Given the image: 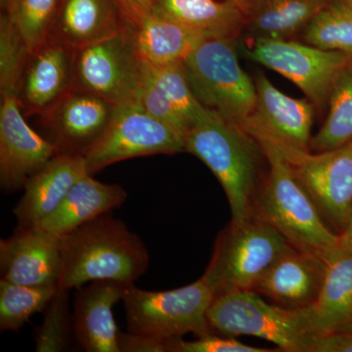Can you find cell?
<instances>
[{
	"label": "cell",
	"instance_id": "cell-35",
	"mask_svg": "<svg viewBox=\"0 0 352 352\" xmlns=\"http://www.w3.org/2000/svg\"><path fill=\"white\" fill-rule=\"evenodd\" d=\"M168 340L135 333H119L120 352H168Z\"/></svg>",
	"mask_w": 352,
	"mask_h": 352
},
{
	"label": "cell",
	"instance_id": "cell-27",
	"mask_svg": "<svg viewBox=\"0 0 352 352\" xmlns=\"http://www.w3.org/2000/svg\"><path fill=\"white\" fill-rule=\"evenodd\" d=\"M141 65L188 129L210 113L194 94L184 62L153 64L141 59Z\"/></svg>",
	"mask_w": 352,
	"mask_h": 352
},
{
	"label": "cell",
	"instance_id": "cell-1",
	"mask_svg": "<svg viewBox=\"0 0 352 352\" xmlns=\"http://www.w3.org/2000/svg\"><path fill=\"white\" fill-rule=\"evenodd\" d=\"M61 252L58 287L67 289L101 280L134 284L150 261L144 242L111 212L61 237Z\"/></svg>",
	"mask_w": 352,
	"mask_h": 352
},
{
	"label": "cell",
	"instance_id": "cell-38",
	"mask_svg": "<svg viewBox=\"0 0 352 352\" xmlns=\"http://www.w3.org/2000/svg\"><path fill=\"white\" fill-rule=\"evenodd\" d=\"M340 244L352 250V214L346 230L340 234Z\"/></svg>",
	"mask_w": 352,
	"mask_h": 352
},
{
	"label": "cell",
	"instance_id": "cell-34",
	"mask_svg": "<svg viewBox=\"0 0 352 352\" xmlns=\"http://www.w3.org/2000/svg\"><path fill=\"white\" fill-rule=\"evenodd\" d=\"M141 71H142V90H141L139 104L153 117L170 124L186 135L188 127L184 120L178 116L175 109L171 107L166 97L162 94L159 88L153 82L152 78L143 69L142 65H141Z\"/></svg>",
	"mask_w": 352,
	"mask_h": 352
},
{
	"label": "cell",
	"instance_id": "cell-18",
	"mask_svg": "<svg viewBox=\"0 0 352 352\" xmlns=\"http://www.w3.org/2000/svg\"><path fill=\"white\" fill-rule=\"evenodd\" d=\"M88 173L82 155L57 154L28 179L13 214L17 228L38 227L59 208L72 187Z\"/></svg>",
	"mask_w": 352,
	"mask_h": 352
},
{
	"label": "cell",
	"instance_id": "cell-28",
	"mask_svg": "<svg viewBox=\"0 0 352 352\" xmlns=\"http://www.w3.org/2000/svg\"><path fill=\"white\" fill-rule=\"evenodd\" d=\"M307 44L352 56V1L330 0L305 29Z\"/></svg>",
	"mask_w": 352,
	"mask_h": 352
},
{
	"label": "cell",
	"instance_id": "cell-14",
	"mask_svg": "<svg viewBox=\"0 0 352 352\" xmlns=\"http://www.w3.org/2000/svg\"><path fill=\"white\" fill-rule=\"evenodd\" d=\"M1 280L36 287H58L62 270L61 237L39 227L16 228L0 241Z\"/></svg>",
	"mask_w": 352,
	"mask_h": 352
},
{
	"label": "cell",
	"instance_id": "cell-39",
	"mask_svg": "<svg viewBox=\"0 0 352 352\" xmlns=\"http://www.w3.org/2000/svg\"><path fill=\"white\" fill-rule=\"evenodd\" d=\"M351 1H352V0H351Z\"/></svg>",
	"mask_w": 352,
	"mask_h": 352
},
{
	"label": "cell",
	"instance_id": "cell-16",
	"mask_svg": "<svg viewBox=\"0 0 352 352\" xmlns=\"http://www.w3.org/2000/svg\"><path fill=\"white\" fill-rule=\"evenodd\" d=\"M74 51L48 39L30 53L18 99L30 113L46 115L73 89Z\"/></svg>",
	"mask_w": 352,
	"mask_h": 352
},
{
	"label": "cell",
	"instance_id": "cell-2",
	"mask_svg": "<svg viewBox=\"0 0 352 352\" xmlns=\"http://www.w3.org/2000/svg\"><path fill=\"white\" fill-rule=\"evenodd\" d=\"M268 164L252 215L267 222L300 251L324 256L340 244V235L326 223L282 152L270 139L254 138Z\"/></svg>",
	"mask_w": 352,
	"mask_h": 352
},
{
	"label": "cell",
	"instance_id": "cell-5",
	"mask_svg": "<svg viewBox=\"0 0 352 352\" xmlns=\"http://www.w3.org/2000/svg\"><path fill=\"white\" fill-rule=\"evenodd\" d=\"M183 62L198 100L243 127L256 107V88L241 67L234 38H204Z\"/></svg>",
	"mask_w": 352,
	"mask_h": 352
},
{
	"label": "cell",
	"instance_id": "cell-12",
	"mask_svg": "<svg viewBox=\"0 0 352 352\" xmlns=\"http://www.w3.org/2000/svg\"><path fill=\"white\" fill-rule=\"evenodd\" d=\"M0 184L4 192L24 188L25 182L58 154L51 141L25 122L15 94L1 95Z\"/></svg>",
	"mask_w": 352,
	"mask_h": 352
},
{
	"label": "cell",
	"instance_id": "cell-20",
	"mask_svg": "<svg viewBox=\"0 0 352 352\" xmlns=\"http://www.w3.org/2000/svg\"><path fill=\"white\" fill-rule=\"evenodd\" d=\"M126 25L117 0H62L50 38L75 51L119 34Z\"/></svg>",
	"mask_w": 352,
	"mask_h": 352
},
{
	"label": "cell",
	"instance_id": "cell-26",
	"mask_svg": "<svg viewBox=\"0 0 352 352\" xmlns=\"http://www.w3.org/2000/svg\"><path fill=\"white\" fill-rule=\"evenodd\" d=\"M328 103L327 119L310 141V149L315 152L329 151L352 141V63L336 78Z\"/></svg>",
	"mask_w": 352,
	"mask_h": 352
},
{
	"label": "cell",
	"instance_id": "cell-4",
	"mask_svg": "<svg viewBox=\"0 0 352 352\" xmlns=\"http://www.w3.org/2000/svg\"><path fill=\"white\" fill-rule=\"evenodd\" d=\"M207 319L210 332L229 338H261L283 351L309 352L314 337L307 307H281L265 302L263 296L254 291L215 296L208 308Z\"/></svg>",
	"mask_w": 352,
	"mask_h": 352
},
{
	"label": "cell",
	"instance_id": "cell-10",
	"mask_svg": "<svg viewBox=\"0 0 352 352\" xmlns=\"http://www.w3.org/2000/svg\"><path fill=\"white\" fill-rule=\"evenodd\" d=\"M276 146L322 217L340 235L352 214V141L315 153Z\"/></svg>",
	"mask_w": 352,
	"mask_h": 352
},
{
	"label": "cell",
	"instance_id": "cell-32",
	"mask_svg": "<svg viewBox=\"0 0 352 352\" xmlns=\"http://www.w3.org/2000/svg\"><path fill=\"white\" fill-rule=\"evenodd\" d=\"M30 51L8 16L2 14L0 19V90L1 95L18 96L21 78Z\"/></svg>",
	"mask_w": 352,
	"mask_h": 352
},
{
	"label": "cell",
	"instance_id": "cell-3",
	"mask_svg": "<svg viewBox=\"0 0 352 352\" xmlns=\"http://www.w3.org/2000/svg\"><path fill=\"white\" fill-rule=\"evenodd\" d=\"M185 151L212 171L226 192L231 221L242 223L252 217L259 187L261 146L243 127L210 110L185 135Z\"/></svg>",
	"mask_w": 352,
	"mask_h": 352
},
{
	"label": "cell",
	"instance_id": "cell-30",
	"mask_svg": "<svg viewBox=\"0 0 352 352\" xmlns=\"http://www.w3.org/2000/svg\"><path fill=\"white\" fill-rule=\"evenodd\" d=\"M59 287H36L0 280V330L18 332L32 315L45 310Z\"/></svg>",
	"mask_w": 352,
	"mask_h": 352
},
{
	"label": "cell",
	"instance_id": "cell-33",
	"mask_svg": "<svg viewBox=\"0 0 352 352\" xmlns=\"http://www.w3.org/2000/svg\"><path fill=\"white\" fill-rule=\"evenodd\" d=\"M195 340H183L182 338L170 340L168 352H273V349L248 346L234 339L217 333L207 332L197 336Z\"/></svg>",
	"mask_w": 352,
	"mask_h": 352
},
{
	"label": "cell",
	"instance_id": "cell-25",
	"mask_svg": "<svg viewBox=\"0 0 352 352\" xmlns=\"http://www.w3.org/2000/svg\"><path fill=\"white\" fill-rule=\"evenodd\" d=\"M129 25L139 56L153 64L184 61L197 44L205 38L154 12Z\"/></svg>",
	"mask_w": 352,
	"mask_h": 352
},
{
	"label": "cell",
	"instance_id": "cell-6",
	"mask_svg": "<svg viewBox=\"0 0 352 352\" xmlns=\"http://www.w3.org/2000/svg\"><path fill=\"white\" fill-rule=\"evenodd\" d=\"M293 249L276 229L254 215L242 223L231 221L217 236L204 275L215 296L252 291L264 273Z\"/></svg>",
	"mask_w": 352,
	"mask_h": 352
},
{
	"label": "cell",
	"instance_id": "cell-15",
	"mask_svg": "<svg viewBox=\"0 0 352 352\" xmlns=\"http://www.w3.org/2000/svg\"><path fill=\"white\" fill-rule=\"evenodd\" d=\"M117 105L73 89L46 113L58 154L83 155L107 129Z\"/></svg>",
	"mask_w": 352,
	"mask_h": 352
},
{
	"label": "cell",
	"instance_id": "cell-8",
	"mask_svg": "<svg viewBox=\"0 0 352 352\" xmlns=\"http://www.w3.org/2000/svg\"><path fill=\"white\" fill-rule=\"evenodd\" d=\"M73 88L117 106L139 103L142 90L141 58L129 22L119 34L74 51Z\"/></svg>",
	"mask_w": 352,
	"mask_h": 352
},
{
	"label": "cell",
	"instance_id": "cell-13",
	"mask_svg": "<svg viewBox=\"0 0 352 352\" xmlns=\"http://www.w3.org/2000/svg\"><path fill=\"white\" fill-rule=\"evenodd\" d=\"M256 107L243 129L281 147L310 150L314 108L309 102L280 91L263 74L256 78Z\"/></svg>",
	"mask_w": 352,
	"mask_h": 352
},
{
	"label": "cell",
	"instance_id": "cell-23",
	"mask_svg": "<svg viewBox=\"0 0 352 352\" xmlns=\"http://www.w3.org/2000/svg\"><path fill=\"white\" fill-rule=\"evenodd\" d=\"M152 12L205 38H233L244 25L239 0H153Z\"/></svg>",
	"mask_w": 352,
	"mask_h": 352
},
{
	"label": "cell",
	"instance_id": "cell-17",
	"mask_svg": "<svg viewBox=\"0 0 352 352\" xmlns=\"http://www.w3.org/2000/svg\"><path fill=\"white\" fill-rule=\"evenodd\" d=\"M325 271L324 256L295 248L264 273L252 291L288 309L309 307L320 294Z\"/></svg>",
	"mask_w": 352,
	"mask_h": 352
},
{
	"label": "cell",
	"instance_id": "cell-9",
	"mask_svg": "<svg viewBox=\"0 0 352 352\" xmlns=\"http://www.w3.org/2000/svg\"><path fill=\"white\" fill-rule=\"evenodd\" d=\"M185 151V134L153 117L139 103L116 107L101 138L83 155L90 175L136 157Z\"/></svg>",
	"mask_w": 352,
	"mask_h": 352
},
{
	"label": "cell",
	"instance_id": "cell-36",
	"mask_svg": "<svg viewBox=\"0 0 352 352\" xmlns=\"http://www.w3.org/2000/svg\"><path fill=\"white\" fill-rule=\"evenodd\" d=\"M309 352H352V328L323 335H314Z\"/></svg>",
	"mask_w": 352,
	"mask_h": 352
},
{
	"label": "cell",
	"instance_id": "cell-37",
	"mask_svg": "<svg viewBox=\"0 0 352 352\" xmlns=\"http://www.w3.org/2000/svg\"><path fill=\"white\" fill-rule=\"evenodd\" d=\"M120 9L131 24L138 22L152 12L153 0H117Z\"/></svg>",
	"mask_w": 352,
	"mask_h": 352
},
{
	"label": "cell",
	"instance_id": "cell-24",
	"mask_svg": "<svg viewBox=\"0 0 352 352\" xmlns=\"http://www.w3.org/2000/svg\"><path fill=\"white\" fill-rule=\"evenodd\" d=\"M330 0H239L254 39H287L302 31Z\"/></svg>",
	"mask_w": 352,
	"mask_h": 352
},
{
	"label": "cell",
	"instance_id": "cell-19",
	"mask_svg": "<svg viewBox=\"0 0 352 352\" xmlns=\"http://www.w3.org/2000/svg\"><path fill=\"white\" fill-rule=\"evenodd\" d=\"M129 286L113 280H101L78 288L74 302V333L85 351L120 352V331L113 307L122 300Z\"/></svg>",
	"mask_w": 352,
	"mask_h": 352
},
{
	"label": "cell",
	"instance_id": "cell-11",
	"mask_svg": "<svg viewBox=\"0 0 352 352\" xmlns=\"http://www.w3.org/2000/svg\"><path fill=\"white\" fill-rule=\"evenodd\" d=\"M252 61L284 76L318 106L329 101L336 78L349 64L351 55L324 50L287 39H256L244 50Z\"/></svg>",
	"mask_w": 352,
	"mask_h": 352
},
{
	"label": "cell",
	"instance_id": "cell-29",
	"mask_svg": "<svg viewBox=\"0 0 352 352\" xmlns=\"http://www.w3.org/2000/svg\"><path fill=\"white\" fill-rule=\"evenodd\" d=\"M62 0H1L2 9L30 53L50 38Z\"/></svg>",
	"mask_w": 352,
	"mask_h": 352
},
{
	"label": "cell",
	"instance_id": "cell-7",
	"mask_svg": "<svg viewBox=\"0 0 352 352\" xmlns=\"http://www.w3.org/2000/svg\"><path fill=\"white\" fill-rule=\"evenodd\" d=\"M214 296L204 274L194 283L170 291H146L129 285L122 298L127 327L129 332L164 340L210 332L207 315Z\"/></svg>",
	"mask_w": 352,
	"mask_h": 352
},
{
	"label": "cell",
	"instance_id": "cell-22",
	"mask_svg": "<svg viewBox=\"0 0 352 352\" xmlns=\"http://www.w3.org/2000/svg\"><path fill=\"white\" fill-rule=\"evenodd\" d=\"M126 190L120 185L98 182L87 173L72 187L59 208L39 228L58 237L111 212L126 201Z\"/></svg>",
	"mask_w": 352,
	"mask_h": 352
},
{
	"label": "cell",
	"instance_id": "cell-31",
	"mask_svg": "<svg viewBox=\"0 0 352 352\" xmlns=\"http://www.w3.org/2000/svg\"><path fill=\"white\" fill-rule=\"evenodd\" d=\"M69 289L58 288L56 294L45 308L41 327L34 333L36 351L61 352L71 344L74 333V317L69 310Z\"/></svg>",
	"mask_w": 352,
	"mask_h": 352
},
{
	"label": "cell",
	"instance_id": "cell-21",
	"mask_svg": "<svg viewBox=\"0 0 352 352\" xmlns=\"http://www.w3.org/2000/svg\"><path fill=\"white\" fill-rule=\"evenodd\" d=\"M325 277L320 294L307 307L314 335L352 328V250L340 244L324 254Z\"/></svg>",
	"mask_w": 352,
	"mask_h": 352
}]
</instances>
